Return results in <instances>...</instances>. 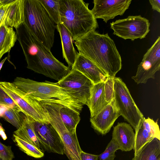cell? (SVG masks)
<instances>
[{
	"instance_id": "29",
	"label": "cell",
	"mask_w": 160,
	"mask_h": 160,
	"mask_svg": "<svg viewBox=\"0 0 160 160\" xmlns=\"http://www.w3.org/2000/svg\"><path fill=\"white\" fill-rule=\"evenodd\" d=\"M0 105H4L9 108L18 109L20 110L14 101L0 87Z\"/></svg>"
},
{
	"instance_id": "22",
	"label": "cell",
	"mask_w": 160,
	"mask_h": 160,
	"mask_svg": "<svg viewBox=\"0 0 160 160\" xmlns=\"http://www.w3.org/2000/svg\"><path fill=\"white\" fill-rule=\"evenodd\" d=\"M132 160H160V140L152 139L134 154Z\"/></svg>"
},
{
	"instance_id": "7",
	"label": "cell",
	"mask_w": 160,
	"mask_h": 160,
	"mask_svg": "<svg viewBox=\"0 0 160 160\" xmlns=\"http://www.w3.org/2000/svg\"><path fill=\"white\" fill-rule=\"evenodd\" d=\"M0 87L26 116L39 122L50 123L46 111L39 101L19 89L13 83L0 82Z\"/></svg>"
},
{
	"instance_id": "19",
	"label": "cell",
	"mask_w": 160,
	"mask_h": 160,
	"mask_svg": "<svg viewBox=\"0 0 160 160\" xmlns=\"http://www.w3.org/2000/svg\"><path fill=\"white\" fill-rule=\"evenodd\" d=\"M24 2V0H15L9 4L1 22L15 29L23 23Z\"/></svg>"
},
{
	"instance_id": "18",
	"label": "cell",
	"mask_w": 160,
	"mask_h": 160,
	"mask_svg": "<svg viewBox=\"0 0 160 160\" xmlns=\"http://www.w3.org/2000/svg\"><path fill=\"white\" fill-rule=\"evenodd\" d=\"M57 29L60 36L63 58L67 63L68 67L71 69L78 53L73 46L71 35L68 30L60 22L57 25Z\"/></svg>"
},
{
	"instance_id": "9",
	"label": "cell",
	"mask_w": 160,
	"mask_h": 160,
	"mask_svg": "<svg viewBox=\"0 0 160 160\" xmlns=\"http://www.w3.org/2000/svg\"><path fill=\"white\" fill-rule=\"evenodd\" d=\"M55 84L68 92L73 100L88 106L94 84L81 72L71 68Z\"/></svg>"
},
{
	"instance_id": "16",
	"label": "cell",
	"mask_w": 160,
	"mask_h": 160,
	"mask_svg": "<svg viewBox=\"0 0 160 160\" xmlns=\"http://www.w3.org/2000/svg\"><path fill=\"white\" fill-rule=\"evenodd\" d=\"M71 68L81 72L94 84L104 82L108 77L94 63L79 53H77L76 59Z\"/></svg>"
},
{
	"instance_id": "32",
	"label": "cell",
	"mask_w": 160,
	"mask_h": 160,
	"mask_svg": "<svg viewBox=\"0 0 160 160\" xmlns=\"http://www.w3.org/2000/svg\"><path fill=\"white\" fill-rule=\"evenodd\" d=\"M150 3L151 5L152 9L160 12V0H150Z\"/></svg>"
},
{
	"instance_id": "26",
	"label": "cell",
	"mask_w": 160,
	"mask_h": 160,
	"mask_svg": "<svg viewBox=\"0 0 160 160\" xmlns=\"http://www.w3.org/2000/svg\"><path fill=\"white\" fill-rule=\"evenodd\" d=\"M20 112L18 109L8 108L2 117L18 129L22 125L24 116L21 115Z\"/></svg>"
},
{
	"instance_id": "20",
	"label": "cell",
	"mask_w": 160,
	"mask_h": 160,
	"mask_svg": "<svg viewBox=\"0 0 160 160\" xmlns=\"http://www.w3.org/2000/svg\"><path fill=\"white\" fill-rule=\"evenodd\" d=\"M13 134L36 146L44 153V149L35 131L33 120L30 118L25 115L21 126L14 132Z\"/></svg>"
},
{
	"instance_id": "28",
	"label": "cell",
	"mask_w": 160,
	"mask_h": 160,
	"mask_svg": "<svg viewBox=\"0 0 160 160\" xmlns=\"http://www.w3.org/2000/svg\"><path fill=\"white\" fill-rule=\"evenodd\" d=\"M114 78L107 77L104 82V93L106 101L108 103L114 99Z\"/></svg>"
},
{
	"instance_id": "31",
	"label": "cell",
	"mask_w": 160,
	"mask_h": 160,
	"mask_svg": "<svg viewBox=\"0 0 160 160\" xmlns=\"http://www.w3.org/2000/svg\"><path fill=\"white\" fill-rule=\"evenodd\" d=\"M80 156L81 160H98V155L87 153L82 150Z\"/></svg>"
},
{
	"instance_id": "11",
	"label": "cell",
	"mask_w": 160,
	"mask_h": 160,
	"mask_svg": "<svg viewBox=\"0 0 160 160\" xmlns=\"http://www.w3.org/2000/svg\"><path fill=\"white\" fill-rule=\"evenodd\" d=\"M160 69V37L144 54L138 66L136 74L132 77L137 84L146 83L150 78L155 79L156 72Z\"/></svg>"
},
{
	"instance_id": "23",
	"label": "cell",
	"mask_w": 160,
	"mask_h": 160,
	"mask_svg": "<svg viewBox=\"0 0 160 160\" xmlns=\"http://www.w3.org/2000/svg\"><path fill=\"white\" fill-rule=\"evenodd\" d=\"M17 40L16 32L13 28L3 22L0 24V59L3 55L9 52Z\"/></svg>"
},
{
	"instance_id": "17",
	"label": "cell",
	"mask_w": 160,
	"mask_h": 160,
	"mask_svg": "<svg viewBox=\"0 0 160 160\" xmlns=\"http://www.w3.org/2000/svg\"><path fill=\"white\" fill-rule=\"evenodd\" d=\"M135 133L130 124L126 122H118L113 127L112 138L122 151H129L133 149Z\"/></svg>"
},
{
	"instance_id": "1",
	"label": "cell",
	"mask_w": 160,
	"mask_h": 160,
	"mask_svg": "<svg viewBox=\"0 0 160 160\" xmlns=\"http://www.w3.org/2000/svg\"><path fill=\"white\" fill-rule=\"evenodd\" d=\"M16 30L17 40L23 51L28 68L58 81L71 69L57 59L24 23Z\"/></svg>"
},
{
	"instance_id": "33",
	"label": "cell",
	"mask_w": 160,
	"mask_h": 160,
	"mask_svg": "<svg viewBox=\"0 0 160 160\" xmlns=\"http://www.w3.org/2000/svg\"><path fill=\"white\" fill-rule=\"evenodd\" d=\"M8 5L0 6V23Z\"/></svg>"
},
{
	"instance_id": "5",
	"label": "cell",
	"mask_w": 160,
	"mask_h": 160,
	"mask_svg": "<svg viewBox=\"0 0 160 160\" xmlns=\"http://www.w3.org/2000/svg\"><path fill=\"white\" fill-rule=\"evenodd\" d=\"M45 109L50 123L57 132L61 140L64 153L69 160H81L82 151L76 132H69L62 122L59 114L60 103L62 100L52 99L39 101Z\"/></svg>"
},
{
	"instance_id": "8",
	"label": "cell",
	"mask_w": 160,
	"mask_h": 160,
	"mask_svg": "<svg viewBox=\"0 0 160 160\" xmlns=\"http://www.w3.org/2000/svg\"><path fill=\"white\" fill-rule=\"evenodd\" d=\"M12 83L19 89L38 101L55 99L76 102L55 83L48 81L38 82L21 77H17Z\"/></svg>"
},
{
	"instance_id": "24",
	"label": "cell",
	"mask_w": 160,
	"mask_h": 160,
	"mask_svg": "<svg viewBox=\"0 0 160 160\" xmlns=\"http://www.w3.org/2000/svg\"><path fill=\"white\" fill-rule=\"evenodd\" d=\"M13 140L19 148L28 155L36 158H41L44 156V153L36 146L14 134Z\"/></svg>"
},
{
	"instance_id": "2",
	"label": "cell",
	"mask_w": 160,
	"mask_h": 160,
	"mask_svg": "<svg viewBox=\"0 0 160 160\" xmlns=\"http://www.w3.org/2000/svg\"><path fill=\"white\" fill-rule=\"evenodd\" d=\"M79 53L101 69L108 77L114 78L121 69L122 59L113 40L108 33L91 31L75 41Z\"/></svg>"
},
{
	"instance_id": "36",
	"label": "cell",
	"mask_w": 160,
	"mask_h": 160,
	"mask_svg": "<svg viewBox=\"0 0 160 160\" xmlns=\"http://www.w3.org/2000/svg\"><path fill=\"white\" fill-rule=\"evenodd\" d=\"M8 107L2 105H0V117H2V114Z\"/></svg>"
},
{
	"instance_id": "13",
	"label": "cell",
	"mask_w": 160,
	"mask_h": 160,
	"mask_svg": "<svg viewBox=\"0 0 160 160\" xmlns=\"http://www.w3.org/2000/svg\"><path fill=\"white\" fill-rule=\"evenodd\" d=\"M131 0H94L91 10L95 18L107 23L118 15H122L128 8Z\"/></svg>"
},
{
	"instance_id": "12",
	"label": "cell",
	"mask_w": 160,
	"mask_h": 160,
	"mask_svg": "<svg viewBox=\"0 0 160 160\" xmlns=\"http://www.w3.org/2000/svg\"><path fill=\"white\" fill-rule=\"evenodd\" d=\"M36 134L44 151L63 155L64 149L57 132L50 123H42L33 120Z\"/></svg>"
},
{
	"instance_id": "3",
	"label": "cell",
	"mask_w": 160,
	"mask_h": 160,
	"mask_svg": "<svg viewBox=\"0 0 160 160\" xmlns=\"http://www.w3.org/2000/svg\"><path fill=\"white\" fill-rule=\"evenodd\" d=\"M88 4L82 0H59L60 22L69 31L72 41L98 27Z\"/></svg>"
},
{
	"instance_id": "21",
	"label": "cell",
	"mask_w": 160,
	"mask_h": 160,
	"mask_svg": "<svg viewBox=\"0 0 160 160\" xmlns=\"http://www.w3.org/2000/svg\"><path fill=\"white\" fill-rule=\"evenodd\" d=\"M104 82L94 84L92 89L87 106L90 111V118L94 116L108 104L105 98Z\"/></svg>"
},
{
	"instance_id": "6",
	"label": "cell",
	"mask_w": 160,
	"mask_h": 160,
	"mask_svg": "<svg viewBox=\"0 0 160 160\" xmlns=\"http://www.w3.org/2000/svg\"><path fill=\"white\" fill-rule=\"evenodd\" d=\"M114 99L121 116L132 127L135 132L144 118L133 100L125 83L121 78H114Z\"/></svg>"
},
{
	"instance_id": "35",
	"label": "cell",
	"mask_w": 160,
	"mask_h": 160,
	"mask_svg": "<svg viewBox=\"0 0 160 160\" xmlns=\"http://www.w3.org/2000/svg\"><path fill=\"white\" fill-rule=\"evenodd\" d=\"M15 0H0V6H4L9 4Z\"/></svg>"
},
{
	"instance_id": "30",
	"label": "cell",
	"mask_w": 160,
	"mask_h": 160,
	"mask_svg": "<svg viewBox=\"0 0 160 160\" xmlns=\"http://www.w3.org/2000/svg\"><path fill=\"white\" fill-rule=\"evenodd\" d=\"M14 158L11 146H6L0 142V160H12Z\"/></svg>"
},
{
	"instance_id": "27",
	"label": "cell",
	"mask_w": 160,
	"mask_h": 160,
	"mask_svg": "<svg viewBox=\"0 0 160 160\" xmlns=\"http://www.w3.org/2000/svg\"><path fill=\"white\" fill-rule=\"evenodd\" d=\"M118 150H119L118 146L112 139L105 151L98 155V160H114L116 157L115 152Z\"/></svg>"
},
{
	"instance_id": "14",
	"label": "cell",
	"mask_w": 160,
	"mask_h": 160,
	"mask_svg": "<svg viewBox=\"0 0 160 160\" xmlns=\"http://www.w3.org/2000/svg\"><path fill=\"white\" fill-rule=\"evenodd\" d=\"M120 116L114 99L96 115L90 118V121L95 130L102 135H105L109 132Z\"/></svg>"
},
{
	"instance_id": "37",
	"label": "cell",
	"mask_w": 160,
	"mask_h": 160,
	"mask_svg": "<svg viewBox=\"0 0 160 160\" xmlns=\"http://www.w3.org/2000/svg\"><path fill=\"white\" fill-rule=\"evenodd\" d=\"M7 58V57H5L4 59H3L0 62V71L2 68L3 65L6 60Z\"/></svg>"
},
{
	"instance_id": "25",
	"label": "cell",
	"mask_w": 160,
	"mask_h": 160,
	"mask_svg": "<svg viewBox=\"0 0 160 160\" xmlns=\"http://www.w3.org/2000/svg\"><path fill=\"white\" fill-rule=\"evenodd\" d=\"M57 25L60 22L59 0H39Z\"/></svg>"
},
{
	"instance_id": "10",
	"label": "cell",
	"mask_w": 160,
	"mask_h": 160,
	"mask_svg": "<svg viewBox=\"0 0 160 160\" xmlns=\"http://www.w3.org/2000/svg\"><path fill=\"white\" fill-rule=\"evenodd\" d=\"M150 22L141 15L129 16L110 23L113 34L125 40L134 41L145 38L150 31Z\"/></svg>"
},
{
	"instance_id": "15",
	"label": "cell",
	"mask_w": 160,
	"mask_h": 160,
	"mask_svg": "<svg viewBox=\"0 0 160 160\" xmlns=\"http://www.w3.org/2000/svg\"><path fill=\"white\" fill-rule=\"evenodd\" d=\"M154 138L160 140V131L157 121L149 117L144 118L137 131L135 133L133 149L136 153L145 144Z\"/></svg>"
},
{
	"instance_id": "34",
	"label": "cell",
	"mask_w": 160,
	"mask_h": 160,
	"mask_svg": "<svg viewBox=\"0 0 160 160\" xmlns=\"http://www.w3.org/2000/svg\"><path fill=\"white\" fill-rule=\"evenodd\" d=\"M0 136L3 140H6L7 138V136L4 132V130L0 124Z\"/></svg>"
},
{
	"instance_id": "4",
	"label": "cell",
	"mask_w": 160,
	"mask_h": 160,
	"mask_svg": "<svg viewBox=\"0 0 160 160\" xmlns=\"http://www.w3.org/2000/svg\"><path fill=\"white\" fill-rule=\"evenodd\" d=\"M24 18L23 23L31 32L51 50L57 24L39 0H24Z\"/></svg>"
}]
</instances>
